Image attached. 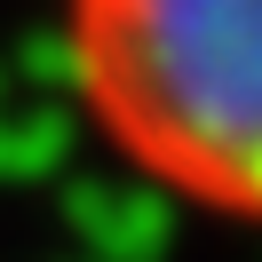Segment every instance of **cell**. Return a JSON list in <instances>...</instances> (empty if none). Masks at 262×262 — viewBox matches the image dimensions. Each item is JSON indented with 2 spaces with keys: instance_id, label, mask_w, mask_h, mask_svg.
Masks as SVG:
<instances>
[{
  "instance_id": "1",
  "label": "cell",
  "mask_w": 262,
  "mask_h": 262,
  "mask_svg": "<svg viewBox=\"0 0 262 262\" xmlns=\"http://www.w3.org/2000/svg\"><path fill=\"white\" fill-rule=\"evenodd\" d=\"M56 64L135 183L262 230V0H64Z\"/></svg>"
}]
</instances>
